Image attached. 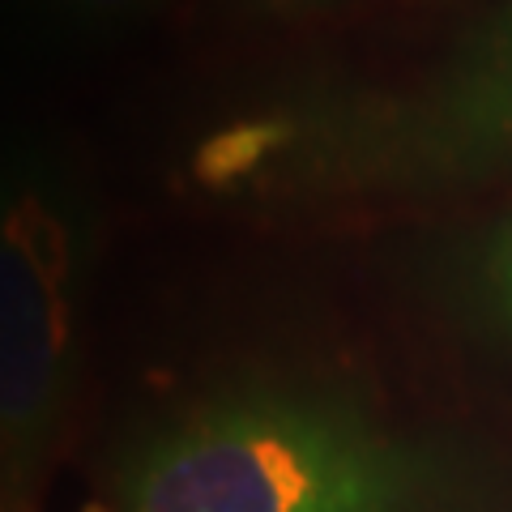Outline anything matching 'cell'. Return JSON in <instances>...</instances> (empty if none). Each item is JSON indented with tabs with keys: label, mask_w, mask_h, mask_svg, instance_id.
I'll return each mask as SVG.
<instances>
[{
	"label": "cell",
	"mask_w": 512,
	"mask_h": 512,
	"mask_svg": "<svg viewBox=\"0 0 512 512\" xmlns=\"http://www.w3.org/2000/svg\"><path fill=\"white\" fill-rule=\"evenodd\" d=\"M440 461L325 389L248 384L154 419L111 461L116 512H427Z\"/></svg>",
	"instance_id": "obj_1"
},
{
	"label": "cell",
	"mask_w": 512,
	"mask_h": 512,
	"mask_svg": "<svg viewBox=\"0 0 512 512\" xmlns=\"http://www.w3.org/2000/svg\"><path fill=\"white\" fill-rule=\"evenodd\" d=\"M99 197L52 137L0 141V512H43L90 355Z\"/></svg>",
	"instance_id": "obj_2"
},
{
	"label": "cell",
	"mask_w": 512,
	"mask_h": 512,
	"mask_svg": "<svg viewBox=\"0 0 512 512\" xmlns=\"http://www.w3.org/2000/svg\"><path fill=\"white\" fill-rule=\"evenodd\" d=\"M512 163V5L402 99L274 111L214 133L197 175L214 188L278 184L308 175L325 184H436Z\"/></svg>",
	"instance_id": "obj_3"
},
{
	"label": "cell",
	"mask_w": 512,
	"mask_h": 512,
	"mask_svg": "<svg viewBox=\"0 0 512 512\" xmlns=\"http://www.w3.org/2000/svg\"><path fill=\"white\" fill-rule=\"evenodd\" d=\"M474 299L483 316L512 342V214L495 222L474 252Z\"/></svg>",
	"instance_id": "obj_4"
},
{
	"label": "cell",
	"mask_w": 512,
	"mask_h": 512,
	"mask_svg": "<svg viewBox=\"0 0 512 512\" xmlns=\"http://www.w3.org/2000/svg\"><path fill=\"white\" fill-rule=\"evenodd\" d=\"M35 5L77 35H124L154 22L167 0H35Z\"/></svg>",
	"instance_id": "obj_5"
},
{
	"label": "cell",
	"mask_w": 512,
	"mask_h": 512,
	"mask_svg": "<svg viewBox=\"0 0 512 512\" xmlns=\"http://www.w3.org/2000/svg\"><path fill=\"white\" fill-rule=\"evenodd\" d=\"M261 5H274V9H303V5H320V0H261Z\"/></svg>",
	"instance_id": "obj_6"
}]
</instances>
